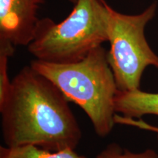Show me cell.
<instances>
[{"instance_id": "obj_1", "label": "cell", "mask_w": 158, "mask_h": 158, "mask_svg": "<svg viewBox=\"0 0 158 158\" xmlns=\"http://www.w3.org/2000/svg\"><path fill=\"white\" fill-rule=\"evenodd\" d=\"M69 102L48 78L31 65L23 67L0 103L5 145H33L51 152L76 149L82 133Z\"/></svg>"}, {"instance_id": "obj_2", "label": "cell", "mask_w": 158, "mask_h": 158, "mask_svg": "<svg viewBox=\"0 0 158 158\" xmlns=\"http://www.w3.org/2000/svg\"><path fill=\"white\" fill-rule=\"evenodd\" d=\"M30 65L82 108L99 137L109 135L116 124L114 99L118 89L102 45L79 62L58 64L35 59Z\"/></svg>"}, {"instance_id": "obj_3", "label": "cell", "mask_w": 158, "mask_h": 158, "mask_svg": "<svg viewBox=\"0 0 158 158\" xmlns=\"http://www.w3.org/2000/svg\"><path fill=\"white\" fill-rule=\"evenodd\" d=\"M64 21L39 20L27 49L35 59L68 64L82 60L108 40L109 7L105 0H77Z\"/></svg>"}, {"instance_id": "obj_4", "label": "cell", "mask_w": 158, "mask_h": 158, "mask_svg": "<svg viewBox=\"0 0 158 158\" xmlns=\"http://www.w3.org/2000/svg\"><path fill=\"white\" fill-rule=\"evenodd\" d=\"M157 7V2H153L137 15L124 14L109 7L107 57L118 90L140 89L146 68H158V56L145 36L146 26L155 17Z\"/></svg>"}, {"instance_id": "obj_5", "label": "cell", "mask_w": 158, "mask_h": 158, "mask_svg": "<svg viewBox=\"0 0 158 158\" xmlns=\"http://www.w3.org/2000/svg\"><path fill=\"white\" fill-rule=\"evenodd\" d=\"M43 0H0V41L28 46L34 39Z\"/></svg>"}, {"instance_id": "obj_6", "label": "cell", "mask_w": 158, "mask_h": 158, "mask_svg": "<svg viewBox=\"0 0 158 158\" xmlns=\"http://www.w3.org/2000/svg\"><path fill=\"white\" fill-rule=\"evenodd\" d=\"M114 110L127 118H141L152 114L158 116V93L143 92L140 89L118 90L114 99Z\"/></svg>"}, {"instance_id": "obj_7", "label": "cell", "mask_w": 158, "mask_h": 158, "mask_svg": "<svg viewBox=\"0 0 158 158\" xmlns=\"http://www.w3.org/2000/svg\"><path fill=\"white\" fill-rule=\"evenodd\" d=\"M0 158H86L75 149L51 152L33 145L0 147Z\"/></svg>"}, {"instance_id": "obj_8", "label": "cell", "mask_w": 158, "mask_h": 158, "mask_svg": "<svg viewBox=\"0 0 158 158\" xmlns=\"http://www.w3.org/2000/svg\"><path fill=\"white\" fill-rule=\"evenodd\" d=\"M158 154L153 149H147L141 152H133L123 149L116 143H111L100 152L95 158H157Z\"/></svg>"}, {"instance_id": "obj_9", "label": "cell", "mask_w": 158, "mask_h": 158, "mask_svg": "<svg viewBox=\"0 0 158 158\" xmlns=\"http://www.w3.org/2000/svg\"><path fill=\"white\" fill-rule=\"evenodd\" d=\"M116 124H130V125H133L138 127L141 129L151 130V131L155 132L157 133V139H158V127H154V126L150 125V124L146 123L142 121V120H135L133 118L124 117L123 116H120L119 114L116 116Z\"/></svg>"}, {"instance_id": "obj_10", "label": "cell", "mask_w": 158, "mask_h": 158, "mask_svg": "<svg viewBox=\"0 0 158 158\" xmlns=\"http://www.w3.org/2000/svg\"><path fill=\"white\" fill-rule=\"evenodd\" d=\"M68 1L70 2V3H72V4H73V5H75V4L76 3L77 0H68Z\"/></svg>"}, {"instance_id": "obj_11", "label": "cell", "mask_w": 158, "mask_h": 158, "mask_svg": "<svg viewBox=\"0 0 158 158\" xmlns=\"http://www.w3.org/2000/svg\"><path fill=\"white\" fill-rule=\"evenodd\" d=\"M157 158H158V157H157Z\"/></svg>"}]
</instances>
